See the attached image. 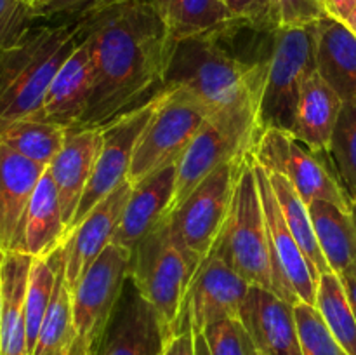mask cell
Here are the masks:
<instances>
[{
  "mask_svg": "<svg viewBox=\"0 0 356 355\" xmlns=\"http://www.w3.org/2000/svg\"><path fill=\"white\" fill-rule=\"evenodd\" d=\"M268 59L247 61L229 52L221 35L183 38L172 44L163 89H181L214 111L261 96Z\"/></svg>",
  "mask_w": 356,
  "mask_h": 355,
  "instance_id": "3",
  "label": "cell"
},
{
  "mask_svg": "<svg viewBox=\"0 0 356 355\" xmlns=\"http://www.w3.org/2000/svg\"><path fill=\"white\" fill-rule=\"evenodd\" d=\"M309 214L327 265L334 274L341 275L356 261V223L353 214L327 200L312 202Z\"/></svg>",
  "mask_w": 356,
  "mask_h": 355,
  "instance_id": "27",
  "label": "cell"
},
{
  "mask_svg": "<svg viewBox=\"0 0 356 355\" xmlns=\"http://www.w3.org/2000/svg\"><path fill=\"white\" fill-rule=\"evenodd\" d=\"M131 191V181H122L65 237V277L70 289L79 284L94 261L113 242Z\"/></svg>",
  "mask_w": 356,
  "mask_h": 355,
  "instance_id": "14",
  "label": "cell"
},
{
  "mask_svg": "<svg viewBox=\"0 0 356 355\" xmlns=\"http://www.w3.org/2000/svg\"><path fill=\"white\" fill-rule=\"evenodd\" d=\"M344 101L318 70H313L299 90L292 134L309 150L329 155L334 129L339 120Z\"/></svg>",
  "mask_w": 356,
  "mask_h": 355,
  "instance_id": "22",
  "label": "cell"
},
{
  "mask_svg": "<svg viewBox=\"0 0 356 355\" xmlns=\"http://www.w3.org/2000/svg\"><path fill=\"white\" fill-rule=\"evenodd\" d=\"M45 169L0 145V253L19 247L24 216Z\"/></svg>",
  "mask_w": 356,
  "mask_h": 355,
  "instance_id": "21",
  "label": "cell"
},
{
  "mask_svg": "<svg viewBox=\"0 0 356 355\" xmlns=\"http://www.w3.org/2000/svg\"><path fill=\"white\" fill-rule=\"evenodd\" d=\"M89 28L90 17L31 24L0 51V129L38 113L56 72L82 44Z\"/></svg>",
  "mask_w": 356,
  "mask_h": 355,
  "instance_id": "2",
  "label": "cell"
},
{
  "mask_svg": "<svg viewBox=\"0 0 356 355\" xmlns=\"http://www.w3.org/2000/svg\"><path fill=\"white\" fill-rule=\"evenodd\" d=\"M200 265L176 242L167 219L132 251L129 278L155 310L165 341L191 326L188 296Z\"/></svg>",
  "mask_w": 356,
  "mask_h": 355,
  "instance_id": "4",
  "label": "cell"
},
{
  "mask_svg": "<svg viewBox=\"0 0 356 355\" xmlns=\"http://www.w3.org/2000/svg\"><path fill=\"white\" fill-rule=\"evenodd\" d=\"M202 333L211 355H259L252 336L240 319H221Z\"/></svg>",
  "mask_w": 356,
  "mask_h": 355,
  "instance_id": "34",
  "label": "cell"
},
{
  "mask_svg": "<svg viewBox=\"0 0 356 355\" xmlns=\"http://www.w3.org/2000/svg\"><path fill=\"white\" fill-rule=\"evenodd\" d=\"M23 2H24V3H28V6H30V9H31V10H35V9H37L38 6H40L42 2H44V0H23Z\"/></svg>",
  "mask_w": 356,
  "mask_h": 355,
  "instance_id": "43",
  "label": "cell"
},
{
  "mask_svg": "<svg viewBox=\"0 0 356 355\" xmlns=\"http://www.w3.org/2000/svg\"><path fill=\"white\" fill-rule=\"evenodd\" d=\"M163 355H195V334L191 326L184 327L165 341Z\"/></svg>",
  "mask_w": 356,
  "mask_h": 355,
  "instance_id": "38",
  "label": "cell"
},
{
  "mask_svg": "<svg viewBox=\"0 0 356 355\" xmlns=\"http://www.w3.org/2000/svg\"><path fill=\"white\" fill-rule=\"evenodd\" d=\"M264 169L287 178L306 204L327 200L351 211L353 202L337 180L329 155L309 150L292 132L264 129L252 150Z\"/></svg>",
  "mask_w": 356,
  "mask_h": 355,
  "instance_id": "11",
  "label": "cell"
},
{
  "mask_svg": "<svg viewBox=\"0 0 356 355\" xmlns=\"http://www.w3.org/2000/svg\"><path fill=\"white\" fill-rule=\"evenodd\" d=\"M129 0H44L33 10L35 19H87Z\"/></svg>",
  "mask_w": 356,
  "mask_h": 355,
  "instance_id": "35",
  "label": "cell"
},
{
  "mask_svg": "<svg viewBox=\"0 0 356 355\" xmlns=\"http://www.w3.org/2000/svg\"><path fill=\"white\" fill-rule=\"evenodd\" d=\"M254 171H256L257 188H259L261 204H263L264 219H266L268 226L277 294L291 305L301 301L315 305L316 278L313 277L312 268H309L298 240L294 239L291 228L285 223L278 198L270 183L268 171L256 159H254Z\"/></svg>",
  "mask_w": 356,
  "mask_h": 355,
  "instance_id": "13",
  "label": "cell"
},
{
  "mask_svg": "<svg viewBox=\"0 0 356 355\" xmlns=\"http://www.w3.org/2000/svg\"><path fill=\"white\" fill-rule=\"evenodd\" d=\"M68 132L65 125L24 118L0 129V145L49 167L65 145Z\"/></svg>",
  "mask_w": 356,
  "mask_h": 355,
  "instance_id": "30",
  "label": "cell"
},
{
  "mask_svg": "<svg viewBox=\"0 0 356 355\" xmlns=\"http://www.w3.org/2000/svg\"><path fill=\"white\" fill-rule=\"evenodd\" d=\"M268 176H270V183L273 187L275 195H277L278 204H280L285 223L291 228L294 239L298 240L302 254L306 256L313 277L318 281L320 275L332 270L327 265L322 249H320L318 240H316L312 214H309V205L302 200L301 195L298 194L294 184L287 178L278 173H271V171H268Z\"/></svg>",
  "mask_w": 356,
  "mask_h": 355,
  "instance_id": "29",
  "label": "cell"
},
{
  "mask_svg": "<svg viewBox=\"0 0 356 355\" xmlns=\"http://www.w3.org/2000/svg\"><path fill=\"white\" fill-rule=\"evenodd\" d=\"M174 42L202 35H222L240 24L222 0H149Z\"/></svg>",
  "mask_w": 356,
  "mask_h": 355,
  "instance_id": "26",
  "label": "cell"
},
{
  "mask_svg": "<svg viewBox=\"0 0 356 355\" xmlns=\"http://www.w3.org/2000/svg\"><path fill=\"white\" fill-rule=\"evenodd\" d=\"M259 355H263V354H259Z\"/></svg>",
  "mask_w": 356,
  "mask_h": 355,
  "instance_id": "46",
  "label": "cell"
},
{
  "mask_svg": "<svg viewBox=\"0 0 356 355\" xmlns=\"http://www.w3.org/2000/svg\"><path fill=\"white\" fill-rule=\"evenodd\" d=\"M94 87V63L89 38L70 54L49 84L42 106L31 120L79 129L86 117Z\"/></svg>",
  "mask_w": 356,
  "mask_h": 355,
  "instance_id": "17",
  "label": "cell"
},
{
  "mask_svg": "<svg viewBox=\"0 0 356 355\" xmlns=\"http://www.w3.org/2000/svg\"><path fill=\"white\" fill-rule=\"evenodd\" d=\"M250 285H259L277 294L268 226L257 188L252 153L240 169L232 211L212 251Z\"/></svg>",
  "mask_w": 356,
  "mask_h": 355,
  "instance_id": "6",
  "label": "cell"
},
{
  "mask_svg": "<svg viewBox=\"0 0 356 355\" xmlns=\"http://www.w3.org/2000/svg\"><path fill=\"white\" fill-rule=\"evenodd\" d=\"M346 24H348V28H350V30L356 35V9L353 10V14H351V17L348 19Z\"/></svg>",
  "mask_w": 356,
  "mask_h": 355,
  "instance_id": "42",
  "label": "cell"
},
{
  "mask_svg": "<svg viewBox=\"0 0 356 355\" xmlns=\"http://www.w3.org/2000/svg\"><path fill=\"white\" fill-rule=\"evenodd\" d=\"M294 315L302 355H348L330 333L315 305L296 303Z\"/></svg>",
  "mask_w": 356,
  "mask_h": 355,
  "instance_id": "33",
  "label": "cell"
},
{
  "mask_svg": "<svg viewBox=\"0 0 356 355\" xmlns=\"http://www.w3.org/2000/svg\"><path fill=\"white\" fill-rule=\"evenodd\" d=\"M329 159L350 200H356V103H344L341 110Z\"/></svg>",
  "mask_w": 356,
  "mask_h": 355,
  "instance_id": "32",
  "label": "cell"
},
{
  "mask_svg": "<svg viewBox=\"0 0 356 355\" xmlns=\"http://www.w3.org/2000/svg\"><path fill=\"white\" fill-rule=\"evenodd\" d=\"M63 253V244L51 254L42 258H33L28 277L26 299H24V312H26V336L28 350L30 355L37 345L38 333H40L42 322L47 313L49 303H51L52 292H54L56 275H58V263Z\"/></svg>",
  "mask_w": 356,
  "mask_h": 355,
  "instance_id": "31",
  "label": "cell"
},
{
  "mask_svg": "<svg viewBox=\"0 0 356 355\" xmlns=\"http://www.w3.org/2000/svg\"><path fill=\"white\" fill-rule=\"evenodd\" d=\"M235 21L259 30H275L271 0H222Z\"/></svg>",
  "mask_w": 356,
  "mask_h": 355,
  "instance_id": "37",
  "label": "cell"
},
{
  "mask_svg": "<svg viewBox=\"0 0 356 355\" xmlns=\"http://www.w3.org/2000/svg\"><path fill=\"white\" fill-rule=\"evenodd\" d=\"M315 65V24L277 28L259 103L261 127L292 131L299 90Z\"/></svg>",
  "mask_w": 356,
  "mask_h": 355,
  "instance_id": "9",
  "label": "cell"
},
{
  "mask_svg": "<svg viewBox=\"0 0 356 355\" xmlns=\"http://www.w3.org/2000/svg\"><path fill=\"white\" fill-rule=\"evenodd\" d=\"M75 345L76 329L73 320L72 289L65 277V249H63L58 263L54 292L31 355H73Z\"/></svg>",
  "mask_w": 356,
  "mask_h": 355,
  "instance_id": "28",
  "label": "cell"
},
{
  "mask_svg": "<svg viewBox=\"0 0 356 355\" xmlns=\"http://www.w3.org/2000/svg\"><path fill=\"white\" fill-rule=\"evenodd\" d=\"M132 253L110 244L72 289L76 345L73 355H97L124 285Z\"/></svg>",
  "mask_w": 356,
  "mask_h": 355,
  "instance_id": "10",
  "label": "cell"
},
{
  "mask_svg": "<svg viewBox=\"0 0 356 355\" xmlns=\"http://www.w3.org/2000/svg\"><path fill=\"white\" fill-rule=\"evenodd\" d=\"M261 96H250L240 103L214 111L205 120L191 145L177 162L172 209L222 164L249 155L263 127L259 118Z\"/></svg>",
  "mask_w": 356,
  "mask_h": 355,
  "instance_id": "5",
  "label": "cell"
},
{
  "mask_svg": "<svg viewBox=\"0 0 356 355\" xmlns=\"http://www.w3.org/2000/svg\"><path fill=\"white\" fill-rule=\"evenodd\" d=\"M94 87L79 129L103 127L163 89L174 40L149 0H129L90 17Z\"/></svg>",
  "mask_w": 356,
  "mask_h": 355,
  "instance_id": "1",
  "label": "cell"
},
{
  "mask_svg": "<svg viewBox=\"0 0 356 355\" xmlns=\"http://www.w3.org/2000/svg\"><path fill=\"white\" fill-rule=\"evenodd\" d=\"M315 65L344 103H356V35L346 23L325 14L315 24Z\"/></svg>",
  "mask_w": 356,
  "mask_h": 355,
  "instance_id": "23",
  "label": "cell"
},
{
  "mask_svg": "<svg viewBox=\"0 0 356 355\" xmlns=\"http://www.w3.org/2000/svg\"><path fill=\"white\" fill-rule=\"evenodd\" d=\"M339 277H341V281H343L344 287H346L348 298H350L351 306H353V312L356 317V261L351 265L350 268H348L346 271H343Z\"/></svg>",
  "mask_w": 356,
  "mask_h": 355,
  "instance_id": "40",
  "label": "cell"
},
{
  "mask_svg": "<svg viewBox=\"0 0 356 355\" xmlns=\"http://www.w3.org/2000/svg\"><path fill=\"white\" fill-rule=\"evenodd\" d=\"M212 111L181 89L156 94L153 115L139 134L129 181L136 184L149 174L179 162Z\"/></svg>",
  "mask_w": 356,
  "mask_h": 355,
  "instance_id": "7",
  "label": "cell"
},
{
  "mask_svg": "<svg viewBox=\"0 0 356 355\" xmlns=\"http://www.w3.org/2000/svg\"><path fill=\"white\" fill-rule=\"evenodd\" d=\"M323 7H325L327 16L341 23H348L356 9V0H323Z\"/></svg>",
  "mask_w": 356,
  "mask_h": 355,
  "instance_id": "39",
  "label": "cell"
},
{
  "mask_svg": "<svg viewBox=\"0 0 356 355\" xmlns=\"http://www.w3.org/2000/svg\"><path fill=\"white\" fill-rule=\"evenodd\" d=\"M101 145L103 127L70 129L65 145L49 164L47 169L58 190L66 232L72 226L83 191L92 178Z\"/></svg>",
  "mask_w": 356,
  "mask_h": 355,
  "instance_id": "20",
  "label": "cell"
},
{
  "mask_svg": "<svg viewBox=\"0 0 356 355\" xmlns=\"http://www.w3.org/2000/svg\"><path fill=\"white\" fill-rule=\"evenodd\" d=\"M195 334V355H211L209 350L207 340H205L204 333H193Z\"/></svg>",
  "mask_w": 356,
  "mask_h": 355,
  "instance_id": "41",
  "label": "cell"
},
{
  "mask_svg": "<svg viewBox=\"0 0 356 355\" xmlns=\"http://www.w3.org/2000/svg\"><path fill=\"white\" fill-rule=\"evenodd\" d=\"M165 334L131 278L124 285L97 355H163Z\"/></svg>",
  "mask_w": 356,
  "mask_h": 355,
  "instance_id": "16",
  "label": "cell"
},
{
  "mask_svg": "<svg viewBox=\"0 0 356 355\" xmlns=\"http://www.w3.org/2000/svg\"><path fill=\"white\" fill-rule=\"evenodd\" d=\"M247 157L212 171L167 218L176 242L198 263L216 249L221 239L232 211L240 169Z\"/></svg>",
  "mask_w": 356,
  "mask_h": 355,
  "instance_id": "8",
  "label": "cell"
},
{
  "mask_svg": "<svg viewBox=\"0 0 356 355\" xmlns=\"http://www.w3.org/2000/svg\"><path fill=\"white\" fill-rule=\"evenodd\" d=\"M176 176L177 164H172L132 184L131 197L111 244L132 253L143 239L169 218L176 190Z\"/></svg>",
  "mask_w": 356,
  "mask_h": 355,
  "instance_id": "19",
  "label": "cell"
},
{
  "mask_svg": "<svg viewBox=\"0 0 356 355\" xmlns=\"http://www.w3.org/2000/svg\"><path fill=\"white\" fill-rule=\"evenodd\" d=\"M66 235L68 232L63 219L58 190L51 173L45 169L31 195L17 253H24L31 258L47 256L65 242Z\"/></svg>",
  "mask_w": 356,
  "mask_h": 355,
  "instance_id": "25",
  "label": "cell"
},
{
  "mask_svg": "<svg viewBox=\"0 0 356 355\" xmlns=\"http://www.w3.org/2000/svg\"><path fill=\"white\" fill-rule=\"evenodd\" d=\"M0 329H2V284H0Z\"/></svg>",
  "mask_w": 356,
  "mask_h": 355,
  "instance_id": "44",
  "label": "cell"
},
{
  "mask_svg": "<svg viewBox=\"0 0 356 355\" xmlns=\"http://www.w3.org/2000/svg\"><path fill=\"white\" fill-rule=\"evenodd\" d=\"M240 320L263 355H302L294 305L259 285H250Z\"/></svg>",
  "mask_w": 356,
  "mask_h": 355,
  "instance_id": "18",
  "label": "cell"
},
{
  "mask_svg": "<svg viewBox=\"0 0 356 355\" xmlns=\"http://www.w3.org/2000/svg\"><path fill=\"white\" fill-rule=\"evenodd\" d=\"M155 104L156 96L139 104L134 110L125 111L120 117L113 118L110 124L103 125V145H101V152L97 155L96 167H94L92 178L83 191L68 233L122 181L129 180L136 143H138L146 122L153 115Z\"/></svg>",
  "mask_w": 356,
  "mask_h": 355,
  "instance_id": "12",
  "label": "cell"
},
{
  "mask_svg": "<svg viewBox=\"0 0 356 355\" xmlns=\"http://www.w3.org/2000/svg\"><path fill=\"white\" fill-rule=\"evenodd\" d=\"M250 284L211 253L195 274L188 296V317L193 333L221 319H240Z\"/></svg>",
  "mask_w": 356,
  "mask_h": 355,
  "instance_id": "15",
  "label": "cell"
},
{
  "mask_svg": "<svg viewBox=\"0 0 356 355\" xmlns=\"http://www.w3.org/2000/svg\"><path fill=\"white\" fill-rule=\"evenodd\" d=\"M33 258L17 251L0 253V284H2V329L0 355H30L26 336L28 277Z\"/></svg>",
  "mask_w": 356,
  "mask_h": 355,
  "instance_id": "24",
  "label": "cell"
},
{
  "mask_svg": "<svg viewBox=\"0 0 356 355\" xmlns=\"http://www.w3.org/2000/svg\"><path fill=\"white\" fill-rule=\"evenodd\" d=\"M351 214H353L355 223H356V200H353V205H351Z\"/></svg>",
  "mask_w": 356,
  "mask_h": 355,
  "instance_id": "45",
  "label": "cell"
},
{
  "mask_svg": "<svg viewBox=\"0 0 356 355\" xmlns=\"http://www.w3.org/2000/svg\"><path fill=\"white\" fill-rule=\"evenodd\" d=\"M277 28L313 26L325 16L323 0H271Z\"/></svg>",
  "mask_w": 356,
  "mask_h": 355,
  "instance_id": "36",
  "label": "cell"
}]
</instances>
